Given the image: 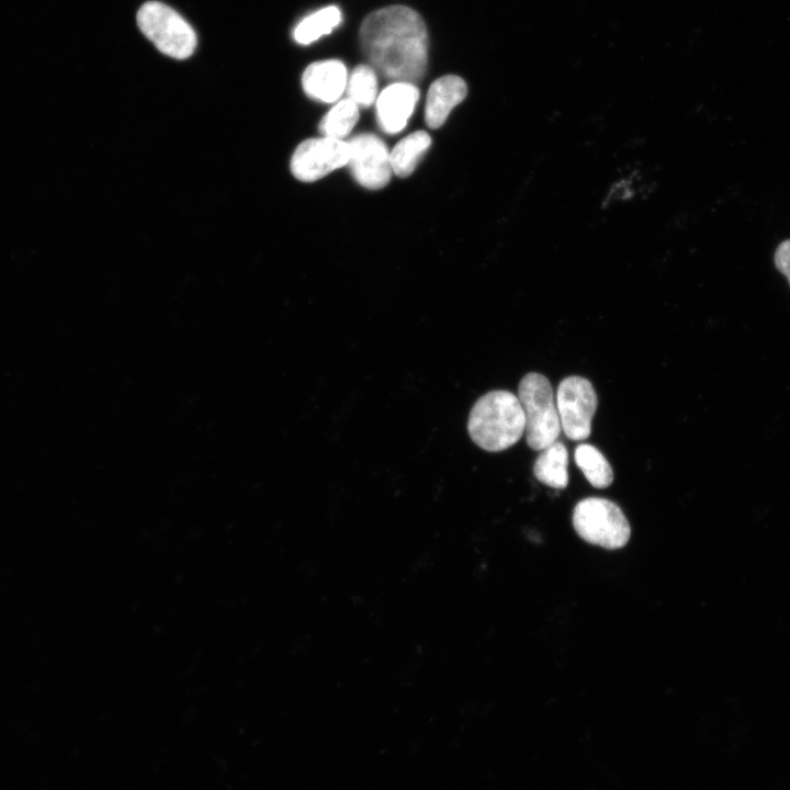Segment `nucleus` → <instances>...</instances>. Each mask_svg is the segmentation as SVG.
Masks as SVG:
<instances>
[{
  "instance_id": "18",
  "label": "nucleus",
  "mask_w": 790,
  "mask_h": 790,
  "mask_svg": "<svg viewBox=\"0 0 790 790\" xmlns=\"http://www.w3.org/2000/svg\"><path fill=\"white\" fill-rule=\"evenodd\" d=\"M775 264L790 284V239L782 241L775 251Z\"/></svg>"
},
{
  "instance_id": "2",
  "label": "nucleus",
  "mask_w": 790,
  "mask_h": 790,
  "mask_svg": "<svg viewBox=\"0 0 790 790\" xmlns=\"http://www.w3.org/2000/svg\"><path fill=\"white\" fill-rule=\"evenodd\" d=\"M526 417L518 396L505 390L482 395L471 408L467 431L473 442L488 452L516 444L524 432Z\"/></svg>"
},
{
  "instance_id": "11",
  "label": "nucleus",
  "mask_w": 790,
  "mask_h": 790,
  "mask_svg": "<svg viewBox=\"0 0 790 790\" xmlns=\"http://www.w3.org/2000/svg\"><path fill=\"white\" fill-rule=\"evenodd\" d=\"M467 94L465 81L455 75H447L436 79L429 87L425 121L429 128L437 129L443 125L450 112L461 103Z\"/></svg>"
},
{
  "instance_id": "10",
  "label": "nucleus",
  "mask_w": 790,
  "mask_h": 790,
  "mask_svg": "<svg viewBox=\"0 0 790 790\" xmlns=\"http://www.w3.org/2000/svg\"><path fill=\"white\" fill-rule=\"evenodd\" d=\"M347 81V68L342 61L337 59L312 63L302 76V87L305 93L324 103L337 101L346 90Z\"/></svg>"
},
{
  "instance_id": "8",
  "label": "nucleus",
  "mask_w": 790,
  "mask_h": 790,
  "mask_svg": "<svg viewBox=\"0 0 790 790\" xmlns=\"http://www.w3.org/2000/svg\"><path fill=\"white\" fill-rule=\"evenodd\" d=\"M348 143L350 148L348 165L354 180L370 190L384 188L393 172L385 143L369 133L359 134Z\"/></svg>"
},
{
  "instance_id": "7",
  "label": "nucleus",
  "mask_w": 790,
  "mask_h": 790,
  "mask_svg": "<svg viewBox=\"0 0 790 790\" xmlns=\"http://www.w3.org/2000/svg\"><path fill=\"white\" fill-rule=\"evenodd\" d=\"M349 143L331 137H314L303 140L294 150L290 168L302 182L317 181L348 165Z\"/></svg>"
},
{
  "instance_id": "6",
  "label": "nucleus",
  "mask_w": 790,
  "mask_h": 790,
  "mask_svg": "<svg viewBox=\"0 0 790 790\" xmlns=\"http://www.w3.org/2000/svg\"><path fill=\"white\" fill-rule=\"evenodd\" d=\"M555 402L566 437L575 441L587 439L598 405L591 383L582 376L565 377L557 387Z\"/></svg>"
},
{
  "instance_id": "13",
  "label": "nucleus",
  "mask_w": 790,
  "mask_h": 790,
  "mask_svg": "<svg viewBox=\"0 0 790 790\" xmlns=\"http://www.w3.org/2000/svg\"><path fill=\"white\" fill-rule=\"evenodd\" d=\"M431 145L425 131H416L400 139L390 151L392 171L399 178L408 177Z\"/></svg>"
},
{
  "instance_id": "12",
  "label": "nucleus",
  "mask_w": 790,
  "mask_h": 790,
  "mask_svg": "<svg viewBox=\"0 0 790 790\" xmlns=\"http://www.w3.org/2000/svg\"><path fill=\"white\" fill-rule=\"evenodd\" d=\"M541 451L533 466L535 478L550 487L565 488L568 484V452L565 444L555 441Z\"/></svg>"
},
{
  "instance_id": "16",
  "label": "nucleus",
  "mask_w": 790,
  "mask_h": 790,
  "mask_svg": "<svg viewBox=\"0 0 790 790\" xmlns=\"http://www.w3.org/2000/svg\"><path fill=\"white\" fill-rule=\"evenodd\" d=\"M359 116V106L349 98H345L324 115L318 129L323 136L342 139L352 131Z\"/></svg>"
},
{
  "instance_id": "5",
  "label": "nucleus",
  "mask_w": 790,
  "mask_h": 790,
  "mask_svg": "<svg viewBox=\"0 0 790 790\" xmlns=\"http://www.w3.org/2000/svg\"><path fill=\"white\" fill-rule=\"evenodd\" d=\"M140 31L163 54L185 59L196 46V36L191 25L173 9L157 2L145 3L137 13Z\"/></svg>"
},
{
  "instance_id": "14",
  "label": "nucleus",
  "mask_w": 790,
  "mask_h": 790,
  "mask_svg": "<svg viewBox=\"0 0 790 790\" xmlns=\"http://www.w3.org/2000/svg\"><path fill=\"white\" fill-rule=\"evenodd\" d=\"M574 459L587 481L596 488H606L613 481V471L606 456L594 445L576 447Z\"/></svg>"
},
{
  "instance_id": "9",
  "label": "nucleus",
  "mask_w": 790,
  "mask_h": 790,
  "mask_svg": "<svg viewBox=\"0 0 790 790\" xmlns=\"http://www.w3.org/2000/svg\"><path fill=\"white\" fill-rule=\"evenodd\" d=\"M419 100V90L413 82L394 81L385 87L375 101L376 121L386 134L403 131Z\"/></svg>"
},
{
  "instance_id": "3",
  "label": "nucleus",
  "mask_w": 790,
  "mask_h": 790,
  "mask_svg": "<svg viewBox=\"0 0 790 790\" xmlns=\"http://www.w3.org/2000/svg\"><path fill=\"white\" fill-rule=\"evenodd\" d=\"M518 398L526 417V440L541 451L558 438L562 427L550 381L542 374H526L518 386Z\"/></svg>"
},
{
  "instance_id": "4",
  "label": "nucleus",
  "mask_w": 790,
  "mask_h": 790,
  "mask_svg": "<svg viewBox=\"0 0 790 790\" xmlns=\"http://www.w3.org/2000/svg\"><path fill=\"white\" fill-rule=\"evenodd\" d=\"M573 526L586 542L607 550L624 546L631 535L630 523L621 508L601 497H588L577 503Z\"/></svg>"
},
{
  "instance_id": "15",
  "label": "nucleus",
  "mask_w": 790,
  "mask_h": 790,
  "mask_svg": "<svg viewBox=\"0 0 790 790\" xmlns=\"http://www.w3.org/2000/svg\"><path fill=\"white\" fill-rule=\"evenodd\" d=\"M341 12L335 5L323 8L305 16L294 29L293 37L302 45H308L320 36L329 34L341 22Z\"/></svg>"
},
{
  "instance_id": "17",
  "label": "nucleus",
  "mask_w": 790,
  "mask_h": 790,
  "mask_svg": "<svg viewBox=\"0 0 790 790\" xmlns=\"http://www.w3.org/2000/svg\"><path fill=\"white\" fill-rule=\"evenodd\" d=\"M347 98L358 106L368 108L377 98V78L373 67L369 65L357 66L347 81Z\"/></svg>"
},
{
  "instance_id": "1",
  "label": "nucleus",
  "mask_w": 790,
  "mask_h": 790,
  "mask_svg": "<svg viewBox=\"0 0 790 790\" xmlns=\"http://www.w3.org/2000/svg\"><path fill=\"white\" fill-rule=\"evenodd\" d=\"M360 44L371 67L395 81L420 80L428 64V32L420 14L404 5L371 12L360 26Z\"/></svg>"
}]
</instances>
